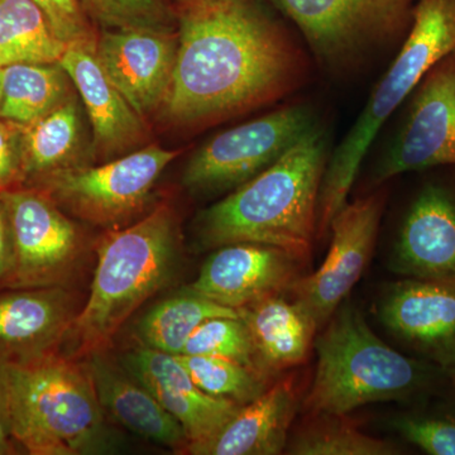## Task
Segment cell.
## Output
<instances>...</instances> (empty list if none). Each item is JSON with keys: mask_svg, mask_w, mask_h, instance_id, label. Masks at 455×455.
Here are the masks:
<instances>
[{"mask_svg": "<svg viewBox=\"0 0 455 455\" xmlns=\"http://www.w3.org/2000/svg\"><path fill=\"white\" fill-rule=\"evenodd\" d=\"M197 387L212 397L243 406L267 390L268 377L239 362L215 355H176Z\"/></svg>", "mask_w": 455, "mask_h": 455, "instance_id": "cell-28", "label": "cell"}, {"mask_svg": "<svg viewBox=\"0 0 455 455\" xmlns=\"http://www.w3.org/2000/svg\"><path fill=\"white\" fill-rule=\"evenodd\" d=\"M181 355L233 359L262 372L252 334L241 316H220L206 320L190 335Z\"/></svg>", "mask_w": 455, "mask_h": 455, "instance_id": "cell-30", "label": "cell"}, {"mask_svg": "<svg viewBox=\"0 0 455 455\" xmlns=\"http://www.w3.org/2000/svg\"><path fill=\"white\" fill-rule=\"evenodd\" d=\"M220 316H241V314L187 287L158 302L143 315L136 328L137 339L146 348L180 355L197 326Z\"/></svg>", "mask_w": 455, "mask_h": 455, "instance_id": "cell-24", "label": "cell"}, {"mask_svg": "<svg viewBox=\"0 0 455 455\" xmlns=\"http://www.w3.org/2000/svg\"><path fill=\"white\" fill-rule=\"evenodd\" d=\"M301 263L299 257L272 245H221L188 287L221 307L239 311L291 289L300 278Z\"/></svg>", "mask_w": 455, "mask_h": 455, "instance_id": "cell-16", "label": "cell"}, {"mask_svg": "<svg viewBox=\"0 0 455 455\" xmlns=\"http://www.w3.org/2000/svg\"><path fill=\"white\" fill-rule=\"evenodd\" d=\"M392 429L430 455H455V409L414 411L395 416Z\"/></svg>", "mask_w": 455, "mask_h": 455, "instance_id": "cell-31", "label": "cell"}, {"mask_svg": "<svg viewBox=\"0 0 455 455\" xmlns=\"http://www.w3.org/2000/svg\"><path fill=\"white\" fill-rule=\"evenodd\" d=\"M314 421L287 442L284 453L292 455H398L403 449L395 443L367 435L339 415H316Z\"/></svg>", "mask_w": 455, "mask_h": 455, "instance_id": "cell-27", "label": "cell"}, {"mask_svg": "<svg viewBox=\"0 0 455 455\" xmlns=\"http://www.w3.org/2000/svg\"><path fill=\"white\" fill-rule=\"evenodd\" d=\"M7 367L12 435L20 447L33 455L110 451L106 412L84 363L53 352Z\"/></svg>", "mask_w": 455, "mask_h": 455, "instance_id": "cell-5", "label": "cell"}, {"mask_svg": "<svg viewBox=\"0 0 455 455\" xmlns=\"http://www.w3.org/2000/svg\"><path fill=\"white\" fill-rule=\"evenodd\" d=\"M239 314L252 334L259 368L266 376L298 366L307 357L317 325L295 300H287L281 293Z\"/></svg>", "mask_w": 455, "mask_h": 455, "instance_id": "cell-22", "label": "cell"}, {"mask_svg": "<svg viewBox=\"0 0 455 455\" xmlns=\"http://www.w3.org/2000/svg\"><path fill=\"white\" fill-rule=\"evenodd\" d=\"M59 64L82 98L99 157L113 160L139 149L146 140L145 122L104 73L95 46H68Z\"/></svg>", "mask_w": 455, "mask_h": 455, "instance_id": "cell-18", "label": "cell"}, {"mask_svg": "<svg viewBox=\"0 0 455 455\" xmlns=\"http://www.w3.org/2000/svg\"><path fill=\"white\" fill-rule=\"evenodd\" d=\"M455 52V0H416L414 17L385 76L368 99L353 127L326 164L316 235L329 228L348 203L362 163L379 130L439 61Z\"/></svg>", "mask_w": 455, "mask_h": 455, "instance_id": "cell-6", "label": "cell"}, {"mask_svg": "<svg viewBox=\"0 0 455 455\" xmlns=\"http://www.w3.org/2000/svg\"><path fill=\"white\" fill-rule=\"evenodd\" d=\"M391 268L405 278L455 281V167L416 191L398 227Z\"/></svg>", "mask_w": 455, "mask_h": 455, "instance_id": "cell-14", "label": "cell"}, {"mask_svg": "<svg viewBox=\"0 0 455 455\" xmlns=\"http://www.w3.org/2000/svg\"><path fill=\"white\" fill-rule=\"evenodd\" d=\"M377 314L392 337L455 387V281L403 277L387 284Z\"/></svg>", "mask_w": 455, "mask_h": 455, "instance_id": "cell-13", "label": "cell"}, {"mask_svg": "<svg viewBox=\"0 0 455 455\" xmlns=\"http://www.w3.org/2000/svg\"><path fill=\"white\" fill-rule=\"evenodd\" d=\"M175 70L163 104L173 124L205 125L283 98L301 53L259 0H212L178 12Z\"/></svg>", "mask_w": 455, "mask_h": 455, "instance_id": "cell-1", "label": "cell"}, {"mask_svg": "<svg viewBox=\"0 0 455 455\" xmlns=\"http://www.w3.org/2000/svg\"><path fill=\"white\" fill-rule=\"evenodd\" d=\"M176 12L182 11V9L196 7V5L206 4L211 3L212 0H171Z\"/></svg>", "mask_w": 455, "mask_h": 455, "instance_id": "cell-36", "label": "cell"}, {"mask_svg": "<svg viewBox=\"0 0 455 455\" xmlns=\"http://www.w3.org/2000/svg\"><path fill=\"white\" fill-rule=\"evenodd\" d=\"M85 359L84 366L106 414L131 433L182 454L188 444L187 433L121 362L110 358L106 350Z\"/></svg>", "mask_w": 455, "mask_h": 455, "instance_id": "cell-20", "label": "cell"}, {"mask_svg": "<svg viewBox=\"0 0 455 455\" xmlns=\"http://www.w3.org/2000/svg\"><path fill=\"white\" fill-rule=\"evenodd\" d=\"M11 423V388L7 362L0 359V455L16 453Z\"/></svg>", "mask_w": 455, "mask_h": 455, "instance_id": "cell-34", "label": "cell"}, {"mask_svg": "<svg viewBox=\"0 0 455 455\" xmlns=\"http://www.w3.org/2000/svg\"><path fill=\"white\" fill-rule=\"evenodd\" d=\"M323 64L346 65L409 32L416 0H269Z\"/></svg>", "mask_w": 455, "mask_h": 455, "instance_id": "cell-9", "label": "cell"}, {"mask_svg": "<svg viewBox=\"0 0 455 455\" xmlns=\"http://www.w3.org/2000/svg\"><path fill=\"white\" fill-rule=\"evenodd\" d=\"M178 151L149 145L100 166H68L35 180L33 187L64 212L103 227H118L142 212L157 180Z\"/></svg>", "mask_w": 455, "mask_h": 455, "instance_id": "cell-7", "label": "cell"}, {"mask_svg": "<svg viewBox=\"0 0 455 455\" xmlns=\"http://www.w3.org/2000/svg\"><path fill=\"white\" fill-rule=\"evenodd\" d=\"M12 265H13V239H12L7 212L0 200V283L8 276Z\"/></svg>", "mask_w": 455, "mask_h": 455, "instance_id": "cell-35", "label": "cell"}, {"mask_svg": "<svg viewBox=\"0 0 455 455\" xmlns=\"http://www.w3.org/2000/svg\"><path fill=\"white\" fill-rule=\"evenodd\" d=\"M7 212L13 265L3 284L8 289L64 286L82 252L76 226L36 188L0 193Z\"/></svg>", "mask_w": 455, "mask_h": 455, "instance_id": "cell-10", "label": "cell"}, {"mask_svg": "<svg viewBox=\"0 0 455 455\" xmlns=\"http://www.w3.org/2000/svg\"><path fill=\"white\" fill-rule=\"evenodd\" d=\"M23 182V125L0 116V193Z\"/></svg>", "mask_w": 455, "mask_h": 455, "instance_id": "cell-33", "label": "cell"}, {"mask_svg": "<svg viewBox=\"0 0 455 455\" xmlns=\"http://www.w3.org/2000/svg\"><path fill=\"white\" fill-rule=\"evenodd\" d=\"M66 49L33 0H0V68L56 64Z\"/></svg>", "mask_w": 455, "mask_h": 455, "instance_id": "cell-26", "label": "cell"}, {"mask_svg": "<svg viewBox=\"0 0 455 455\" xmlns=\"http://www.w3.org/2000/svg\"><path fill=\"white\" fill-rule=\"evenodd\" d=\"M92 26L101 31H178V12L164 0H79Z\"/></svg>", "mask_w": 455, "mask_h": 455, "instance_id": "cell-29", "label": "cell"}, {"mask_svg": "<svg viewBox=\"0 0 455 455\" xmlns=\"http://www.w3.org/2000/svg\"><path fill=\"white\" fill-rule=\"evenodd\" d=\"M455 167V52L425 75L407 116L374 173L382 184L407 172Z\"/></svg>", "mask_w": 455, "mask_h": 455, "instance_id": "cell-11", "label": "cell"}, {"mask_svg": "<svg viewBox=\"0 0 455 455\" xmlns=\"http://www.w3.org/2000/svg\"><path fill=\"white\" fill-rule=\"evenodd\" d=\"M178 47V31L113 29L99 33L95 53L113 85L146 118L167 97Z\"/></svg>", "mask_w": 455, "mask_h": 455, "instance_id": "cell-15", "label": "cell"}, {"mask_svg": "<svg viewBox=\"0 0 455 455\" xmlns=\"http://www.w3.org/2000/svg\"><path fill=\"white\" fill-rule=\"evenodd\" d=\"M119 362L178 420L188 444L211 438L241 409L238 403L212 397L197 387L176 355L140 346Z\"/></svg>", "mask_w": 455, "mask_h": 455, "instance_id": "cell-17", "label": "cell"}, {"mask_svg": "<svg viewBox=\"0 0 455 455\" xmlns=\"http://www.w3.org/2000/svg\"><path fill=\"white\" fill-rule=\"evenodd\" d=\"M2 80H3V68H0V104H2V97H3Z\"/></svg>", "mask_w": 455, "mask_h": 455, "instance_id": "cell-37", "label": "cell"}, {"mask_svg": "<svg viewBox=\"0 0 455 455\" xmlns=\"http://www.w3.org/2000/svg\"><path fill=\"white\" fill-rule=\"evenodd\" d=\"M76 314L64 286L0 293V359L23 362L57 352Z\"/></svg>", "mask_w": 455, "mask_h": 455, "instance_id": "cell-19", "label": "cell"}, {"mask_svg": "<svg viewBox=\"0 0 455 455\" xmlns=\"http://www.w3.org/2000/svg\"><path fill=\"white\" fill-rule=\"evenodd\" d=\"M178 254V227L169 205L108 233L98 247L88 300L62 340L64 355L82 359L106 350L132 314L169 283Z\"/></svg>", "mask_w": 455, "mask_h": 455, "instance_id": "cell-3", "label": "cell"}, {"mask_svg": "<svg viewBox=\"0 0 455 455\" xmlns=\"http://www.w3.org/2000/svg\"><path fill=\"white\" fill-rule=\"evenodd\" d=\"M326 154L325 134L313 128L268 169L202 212V243L267 244L307 259L316 235Z\"/></svg>", "mask_w": 455, "mask_h": 455, "instance_id": "cell-2", "label": "cell"}, {"mask_svg": "<svg viewBox=\"0 0 455 455\" xmlns=\"http://www.w3.org/2000/svg\"><path fill=\"white\" fill-rule=\"evenodd\" d=\"M44 12L56 37L66 46L97 44L98 33L79 0H33Z\"/></svg>", "mask_w": 455, "mask_h": 455, "instance_id": "cell-32", "label": "cell"}, {"mask_svg": "<svg viewBox=\"0 0 455 455\" xmlns=\"http://www.w3.org/2000/svg\"><path fill=\"white\" fill-rule=\"evenodd\" d=\"M307 108H281L230 128L193 155L184 185L196 193L232 190L256 178L315 128Z\"/></svg>", "mask_w": 455, "mask_h": 455, "instance_id": "cell-8", "label": "cell"}, {"mask_svg": "<svg viewBox=\"0 0 455 455\" xmlns=\"http://www.w3.org/2000/svg\"><path fill=\"white\" fill-rule=\"evenodd\" d=\"M70 82L59 62L4 66L0 116L18 124H31L71 97Z\"/></svg>", "mask_w": 455, "mask_h": 455, "instance_id": "cell-23", "label": "cell"}, {"mask_svg": "<svg viewBox=\"0 0 455 455\" xmlns=\"http://www.w3.org/2000/svg\"><path fill=\"white\" fill-rule=\"evenodd\" d=\"M385 196L379 193L348 204L331 221V241L324 262L317 271L292 284L293 300L315 320L326 324L348 299L372 256Z\"/></svg>", "mask_w": 455, "mask_h": 455, "instance_id": "cell-12", "label": "cell"}, {"mask_svg": "<svg viewBox=\"0 0 455 455\" xmlns=\"http://www.w3.org/2000/svg\"><path fill=\"white\" fill-rule=\"evenodd\" d=\"M82 128V110L74 95L38 121L23 125L25 181L74 166Z\"/></svg>", "mask_w": 455, "mask_h": 455, "instance_id": "cell-25", "label": "cell"}, {"mask_svg": "<svg viewBox=\"0 0 455 455\" xmlns=\"http://www.w3.org/2000/svg\"><path fill=\"white\" fill-rule=\"evenodd\" d=\"M298 403L292 382H277L252 403L241 406L217 434L203 442L188 444L182 454H283Z\"/></svg>", "mask_w": 455, "mask_h": 455, "instance_id": "cell-21", "label": "cell"}, {"mask_svg": "<svg viewBox=\"0 0 455 455\" xmlns=\"http://www.w3.org/2000/svg\"><path fill=\"white\" fill-rule=\"evenodd\" d=\"M326 324L316 338V371L305 398L313 415L344 416L370 403L425 400L451 383L438 368L386 344L349 300Z\"/></svg>", "mask_w": 455, "mask_h": 455, "instance_id": "cell-4", "label": "cell"}]
</instances>
